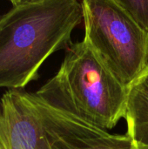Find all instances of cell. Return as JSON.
<instances>
[{
    "instance_id": "1",
    "label": "cell",
    "mask_w": 148,
    "mask_h": 149,
    "mask_svg": "<svg viewBox=\"0 0 148 149\" xmlns=\"http://www.w3.org/2000/svg\"><path fill=\"white\" fill-rule=\"evenodd\" d=\"M83 20L78 0H39L0 16V89H24L43 63L66 47Z\"/></svg>"
},
{
    "instance_id": "2",
    "label": "cell",
    "mask_w": 148,
    "mask_h": 149,
    "mask_svg": "<svg viewBox=\"0 0 148 149\" xmlns=\"http://www.w3.org/2000/svg\"><path fill=\"white\" fill-rule=\"evenodd\" d=\"M35 94L55 108L111 130L124 118L127 87L83 39L71 45L58 72Z\"/></svg>"
},
{
    "instance_id": "3",
    "label": "cell",
    "mask_w": 148,
    "mask_h": 149,
    "mask_svg": "<svg viewBox=\"0 0 148 149\" xmlns=\"http://www.w3.org/2000/svg\"><path fill=\"white\" fill-rule=\"evenodd\" d=\"M84 39L126 87L148 65V30L114 0H82Z\"/></svg>"
},
{
    "instance_id": "4",
    "label": "cell",
    "mask_w": 148,
    "mask_h": 149,
    "mask_svg": "<svg viewBox=\"0 0 148 149\" xmlns=\"http://www.w3.org/2000/svg\"><path fill=\"white\" fill-rule=\"evenodd\" d=\"M32 98L39 113L49 149H132L128 134H113L108 130Z\"/></svg>"
},
{
    "instance_id": "5",
    "label": "cell",
    "mask_w": 148,
    "mask_h": 149,
    "mask_svg": "<svg viewBox=\"0 0 148 149\" xmlns=\"http://www.w3.org/2000/svg\"><path fill=\"white\" fill-rule=\"evenodd\" d=\"M0 101L9 148L49 149L32 93L24 89H8Z\"/></svg>"
},
{
    "instance_id": "6",
    "label": "cell",
    "mask_w": 148,
    "mask_h": 149,
    "mask_svg": "<svg viewBox=\"0 0 148 149\" xmlns=\"http://www.w3.org/2000/svg\"><path fill=\"white\" fill-rule=\"evenodd\" d=\"M124 119L133 145L148 147V65L127 87Z\"/></svg>"
},
{
    "instance_id": "7",
    "label": "cell",
    "mask_w": 148,
    "mask_h": 149,
    "mask_svg": "<svg viewBox=\"0 0 148 149\" xmlns=\"http://www.w3.org/2000/svg\"><path fill=\"white\" fill-rule=\"evenodd\" d=\"M148 30V0H114Z\"/></svg>"
},
{
    "instance_id": "8",
    "label": "cell",
    "mask_w": 148,
    "mask_h": 149,
    "mask_svg": "<svg viewBox=\"0 0 148 149\" xmlns=\"http://www.w3.org/2000/svg\"><path fill=\"white\" fill-rule=\"evenodd\" d=\"M0 149H10L6 134L2 121V113H1V101H0Z\"/></svg>"
},
{
    "instance_id": "9",
    "label": "cell",
    "mask_w": 148,
    "mask_h": 149,
    "mask_svg": "<svg viewBox=\"0 0 148 149\" xmlns=\"http://www.w3.org/2000/svg\"><path fill=\"white\" fill-rule=\"evenodd\" d=\"M9 1L12 3V6H16V5L24 4V3H29L37 2V1H39V0H9Z\"/></svg>"
},
{
    "instance_id": "10",
    "label": "cell",
    "mask_w": 148,
    "mask_h": 149,
    "mask_svg": "<svg viewBox=\"0 0 148 149\" xmlns=\"http://www.w3.org/2000/svg\"><path fill=\"white\" fill-rule=\"evenodd\" d=\"M132 149H148V147H146V146H136V145H133Z\"/></svg>"
}]
</instances>
